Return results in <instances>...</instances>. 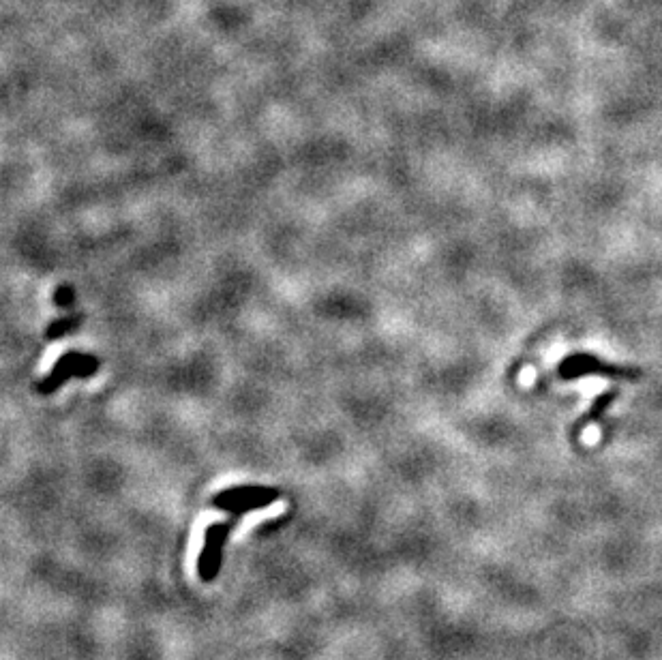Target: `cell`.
<instances>
[{"label": "cell", "instance_id": "6da1fadb", "mask_svg": "<svg viewBox=\"0 0 662 660\" xmlns=\"http://www.w3.org/2000/svg\"><path fill=\"white\" fill-rule=\"evenodd\" d=\"M558 373L562 380H577L583 375H607V378H620V380H637L641 371L635 367H622L607 363V360L598 358L594 354H570L566 356Z\"/></svg>", "mask_w": 662, "mask_h": 660}, {"label": "cell", "instance_id": "7a4b0ae2", "mask_svg": "<svg viewBox=\"0 0 662 660\" xmlns=\"http://www.w3.org/2000/svg\"><path fill=\"white\" fill-rule=\"evenodd\" d=\"M279 498V491L270 487H232L215 495L213 504L232 515H245L247 510L264 508Z\"/></svg>", "mask_w": 662, "mask_h": 660}, {"label": "cell", "instance_id": "3957f363", "mask_svg": "<svg viewBox=\"0 0 662 660\" xmlns=\"http://www.w3.org/2000/svg\"><path fill=\"white\" fill-rule=\"evenodd\" d=\"M230 530H232V521L230 523H215L206 530L204 547H202L200 560H198V570H200L202 581H213L219 575L223 545H225V540H228Z\"/></svg>", "mask_w": 662, "mask_h": 660}, {"label": "cell", "instance_id": "277c9868", "mask_svg": "<svg viewBox=\"0 0 662 660\" xmlns=\"http://www.w3.org/2000/svg\"><path fill=\"white\" fill-rule=\"evenodd\" d=\"M97 367H99L97 358L73 352L69 356L60 358V363L56 365L54 373H50L48 378H45V382L39 384L37 390L43 395H48V393H52V390H56L60 384H63L65 380H69L71 375L78 373V375H84V378H86V375H93L97 371Z\"/></svg>", "mask_w": 662, "mask_h": 660}]
</instances>
